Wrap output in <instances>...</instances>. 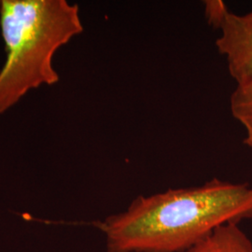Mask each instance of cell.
Wrapping results in <instances>:
<instances>
[{
	"label": "cell",
	"mask_w": 252,
	"mask_h": 252,
	"mask_svg": "<svg viewBox=\"0 0 252 252\" xmlns=\"http://www.w3.org/2000/svg\"><path fill=\"white\" fill-rule=\"evenodd\" d=\"M219 53L224 55L228 70L236 84L252 79V10L243 15L229 11L219 28Z\"/></svg>",
	"instance_id": "3"
},
{
	"label": "cell",
	"mask_w": 252,
	"mask_h": 252,
	"mask_svg": "<svg viewBox=\"0 0 252 252\" xmlns=\"http://www.w3.org/2000/svg\"><path fill=\"white\" fill-rule=\"evenodd\" d=\"M6 62L0 70V114L29 91L59 81L54 56L83 31L77 4L66 0H0Z\"/></svg>",
	"instance_id": "2"
},
{
	"label": "cell",
	"mask_w": 252,
	"mask_h": 252,
	"mask_svg": "<svg viewBox=\"0 0 252 252\" xmlns=\"http://www.w3.org/2000/svg\"><path fill=\"white\" fill-rule=\"evenodd\" d=\"M252 219V187L213 179L204 185L139 196L96 222L108 252H186L221 226Z\"/></svg>",
	"instance_id": "1"
},
{
	"label": "cell",
	"mask_w": 252,
	"mask_h": 252,
	"mask_svg": "<svg viewBox=\"0 0 252 252\" xmlns=\"http://www.w3.org/2000/svg\"><path fill=\"white\" fill-rule=\"evenodd\" d=\"M204 4L205 15L208 24L214 28H220L230 11L225 3L220 0H207Z\"/></svg>",
	"instance_id": "6"
},
{
	"label": "cell",
	"mask_w": 252,
	"mask_h": 252,
	"mask_svg": "<svg viewBox=\"0 0 252 252\" xmlns=\"http://www.w3.org/2000/svg\"><path fill=\"white\" fill-rule=\"evenodd\" d=\"M230 108L234 119L245 128L244 143L252 153V79L237 84L231 95Z\"/></svg>",
	"instance_id": "5"
},
{
	"label": "cell",
	"mask_w": 252,
	"mask_h": 252,
	"mask_svg": "<svg viewBox=\"0 0 252 252\" xmlns=\"http://www.w3.org/2000/svg\"><path fill=\"white\" fill-rule=\"evenodd\" d=\"M186 252H252V243L238 224L230 223Z\"/></svg>",
	"instance_id": "4"
}]
</instances>
